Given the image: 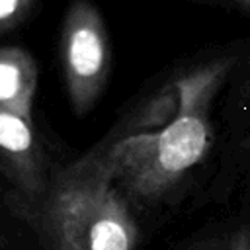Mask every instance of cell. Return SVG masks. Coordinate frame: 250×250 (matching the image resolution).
<instances>
[{
  "instance_id": "cell-1",
  "label": "cell",
  "mask_w": 250,
  "mask_h": 250,
  "mask_svg": "<svg viewBox=\"0 0 250 250\" xmlns=\"http://www.w3.org/2000/svg\"><path fill=\"white\" fill-rule=\"evenodd\" d=\"M232 59L209 61L174 82L176 105L164 127L141 131L98 154L129 201L166 197L211 146V105L229 76Z\"/></svg>"
},
{
  "instance_id": "cell-2",
  "label": "cell",
  "mask_w": 250,
  "mask_h": 250,
  "mask_svg": "<svg viewBox=\"0 0 250 250\" xmlns=\"http://www.w3.org/2000/svg\"><path fill=\"white\" fill-rule=\"evenodd\" d=\"M23 221L43 250H135L139 242L131 201L98 154L53 174L45 197Z\"/></svg>"
},
{
  "instance_id": "cell-3",
  "label": "cell",
  "mask_w": 250,
  "mask_h": 250,
  "mask_svg": "<svg viewBox=\"0 0 250 250\" xmlns=\"http://www.w3.org/2000/svg\"><path fill=\"white\" fill-rule=\"evenodd\" d=\"M59 57L70 107L86 115L107 86L111 74V41L100 10L90 0H72L66 8Z\"/></svg>"
},
{
  "instance_id": "cell-4",
  "label": "cell",
  "mask_w": 250,
  "mask_h": 250,
  "mask_svg": "<svg viewBox=\"0 0 250 250\" xmlns=\"http://www.w3.org/2000/svg\"><path fill=\"white\" fill-rule=\"evenodd\" d=\"M0 168L10 188L8 203L25 219L41 203L53 180L33 119L0 109Z\"/></svg>"
},
{
  "instance_id": "cell-5",
  "label": "cell",
  "mask_w": 250,
  "mask_h": 250,
  "mask_svg": "<svg viewBox=\"0 0 250 250\" xmlns=\"http://www.w3.org/2000/svg\"><path fill=\"white\" fill-rule=\"evenodd\" d=\"M37 92V62L21 47L8 45L0 51V109L33 119Z\"/></svg>"
},
{
  "instance_id": "cell-6",
  "label": "cell",
  "mask_w": 250,
  "mask_h": 250,
  "mask_svg": "<svg viewBox=\"0 0 250 250\" xmlns=\"http://www.w3.org/2000/svg\"><path fill=\"white\" fill-rule=\"evenodd\" d=\"M35 0H0V31L10 33L33 12Z\"/></svg>"
},
{
  "instance_id": "cell-7",
  "label": "cell",
  "mask_w": 250,
  "mask_h": 250,
  "mask_svg": "<svg viewBox=\"0 0 250 250\" xmlns=\"http://www.w3.org/2000/svg\"><path fill=\"white\" fill-rule=\"evenodd\" d=\"M227 250H250V223L242 225L227 238Z\"/></svg>"
},
{
  "instance_id": "cell-8",
  "label": "cell",
  "mask_w": 250,
  "mask_h": 250,
  "mask_svg": "<svg viewBox=\"0 0 250 250\" xmlns=\"http://www.w3.org/2000/svg\"><path fill=\"white\" fill-rule=\"evenodd\" d=\"M188 250H227V240H221V238H207V240H201V242L189 246Z\"/></svg>"
},
{
  "instance_id": "cell-9",
  "label": "cell",
  "mask_w": 250,
  "mask_h": 250,
  "mask_svg": "<svg viewBox=\"0 0 250 250\" xmlns=\"http://www.w3.org/2000/svg\"><path fill=\"white\" fill-rule=\"evenodd\" d=\"M232 2H234V4L244 12V14H248V16H250V0H232Z\"/></svg>"
}]
</instances>
